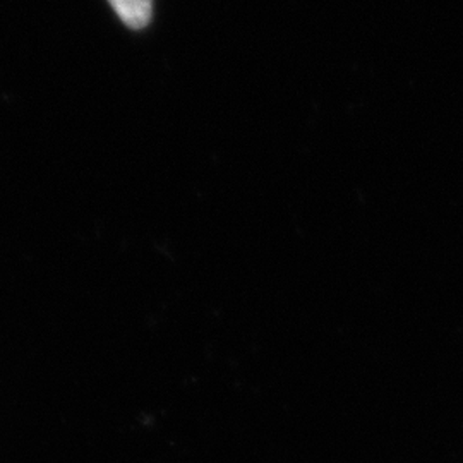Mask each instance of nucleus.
<instances>
[{
    "mask_svg": "<svg viewBox=\"0 0 463 463\" xmlns=\"http://www.w3.org/2000/svg\"><path fill=\"white\" fill-rule=\"evenodd\" d=\"M117 16L129 28L141 30L151 19V0H109Z\"/></svg>",
    "mask_w": 463,
    "mask_h": 463,
    "instance_id": "nucleus-1",
    "label": "nucleus"
}]
</instances>
